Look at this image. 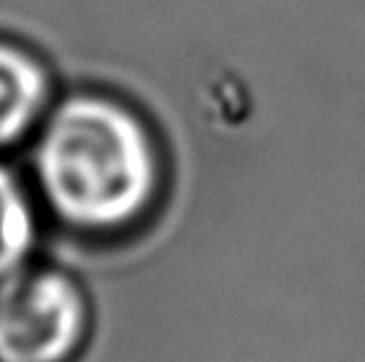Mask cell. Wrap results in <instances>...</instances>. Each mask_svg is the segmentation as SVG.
<instances>
[{"label": "cell", "mask_w": 365, "mask_h": 362, "mask_svg": "<svg viewBox=\"0 0 365 362\" xmlns=\"http://www.w3.org/2000/svg\"><path fill=\"white\" fill-rule=\"evenodd\" d=\"M32 181L46 213L86 240H115L142 227L165 192V155L133 104L107 90L53 101L32 139Z\"/></svg>", "instance_id": "6da1fadb"}, {"label": "cell", "mask_w": 365, "mask_h": 362, "mask_svg": "<svg viewBox=\"0 0 365 362\" xmlns=\"http://www.w3.org/2000/svg\"><path fill=\"white\" fill-rule=\"evenodd\" d=\"M93 317L91 293L72 272L30 262L0 282V362H72Z\"/></svg>", "instance_id": "7a4b0ae2"}, {"label": "cell", "mask_w": 365, "mask_h": 362, "mask_svg": "<svg viewBox=\"0 0 365 362\" xmlns=\"http://www.w3.org/2000/svg\"><path fill=\"white\" fill-rule=\"evenodd\" d=\"M53 101L48 64L30 46L0 35V155L35 139Z\"/></svg>", "instance_id": "3957f363"}, {"label": "cell", "mask_w": 365, "mask_h": 362, "mask_svg": "<svg viewBox=\"0 0 365 362\" xmlns=\"http://www.w3.org/2000/svg\"><path fill=\"white\" fill-rule=\"evenodd\" d=\"M38 248V208L11 168L0 162V282L27 267Z\"/></svg>", "instance_id": "277c9868"}]
</instances>
